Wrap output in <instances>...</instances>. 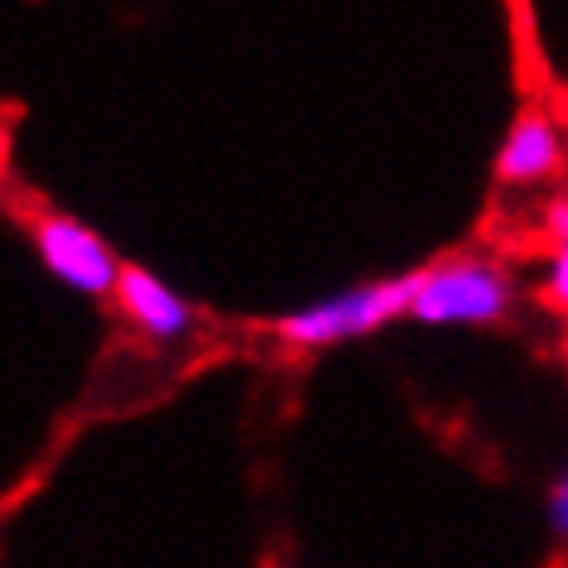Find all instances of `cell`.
Segmentation results:
<instances>
[{"label":"cell","instance_id":"1","mask_svg":"<svg viewBox=\"0 0 568 568\" xmlns=\"http://www.w3.org/2000/svg\"><path fill=\"white\" fill-rule=\"evenodd\" d=\"M510 304H516V284L501 265L481 255H453V261L419 270L409 318L429 328H487L510 314Z\"/></svg>","mask_w":568,"mask_h":568},{"label":"cell","instance_id":"5","mask_svg":"<svg viewBox=\"0 0 568 568\" xmlns=\"http://www.w3.org/2000/svg\"><path fill=\"white\" fill-rule=\"evenodd\" d=\"M116 304H121V314L150 337V343H183L197 323V314L183 304V294H174L160 275H150V270H140V265L121 270Z\"/></svg>","mask_w":568,"mask_h":568},{"label":"cell","instance_id":"4","mask_svg":"<svg viewBox=\"0 0 568 568\" xmlns=\"http://www.w3.org/2000/svg\"><path fill=\"white\" fill-rule=\"evenodd\" d=\"M568 164L564 125L554 121L549 106H525L506 125V140L496 150V183L506 189H539V183L559 179Z\"/></svg>","mask_w":568,"mask_h":568},{"label":"cell","instance_id":"6","mask_svg":"<svg viewBox=\"0 0 568 568\" xmlns=\"http://www.w3.org/2000/svg\"><path fill=\"white\" fill-rule=\"evenodd\" d=\"M545 222H549V261H545V284H539V294H545L549 308L568 314V197L549 203Z\"/></svg>","mask_w":568,"mask_h":568},{"label":"cell","instance_id":"2","mask_svg":"<svg viewBox=\"0 0 568 568\" xmlns=\"http://www.w3.org/2000/svg\"><path fill=\"white\" fill-rule=\"evenodd\" d=\"M415 294H419V275L357 284V290H347V294H333V300H318V304H304V308H294V314H284L275 323V337L284 347H304V352L352 343V337H366L395 318H405Z\"/></svg>","mask_w":568,"mask_h":568},{"label":"cell","instance_id":"7","mask_svg":"<svg viewBox=\"0 0 568 568\" xmlns=\"http://www.w3.org/2000/svg\"><path fill=\"white\" fill-rule=\"evenodd\" d=\"M545 516H549V535L568 545V463L559 467V477L549 481V496H545Z\"/></svg>","mask_w":568,"mask_h":568},{"label":"cell","instance_id":"3","mask_svg":"<svg viewBox=\"0 0 568 568\" xmlns=\"http://www.w3.org/2000/svg\"><path fill=\"white\" fill-rule=\"evenodd\" d=\"M34 246L44 255L49 275L63 280L68 290L88 294V300H116L121 290V261L92 226H82L63 212H39L34 217Z\"/></svg>","mask_w":568,"mask_h":568}]
</instances>
